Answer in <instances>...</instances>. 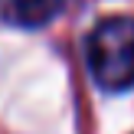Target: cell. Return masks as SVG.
I'll return each mask as SVG.
<instances>
[{"label": "cell", "mask_w": 134, "mask_h": 134, "mask_svg": "<svg viewBox=\"0 0 134 134\" xmlns=\"http://www.w3.org/2000/svg\"><path fill=\"white\" fill-rule=\"evenodd\" d=\"M62 0H0V16L16 26H46L59 16Z\"/></svg>", "instance_id": "7a4b0ae2"}, {"label": "cell", "mask_w": 134, "mask_h": 134, "mask_svg": "<svg viewBox=\"0 0 134 134\" xmlns=\"http://www.w3.org/2000/svg\"><path fill=\"white\" fill-rule=\"evenodd\" d=\"M92 79L105 92L134 85V16H105L92 26L85 43Z\"/></svg>", "instance_id": "6da1fadb"}]
</instances>
